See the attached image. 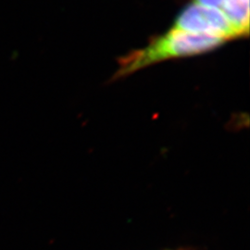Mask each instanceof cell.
Wrapping results in <instances>:
<instances>
[{"label":"cell","mask_w":250,"mask_h":250,"mask_svg":"<svg viewBox=\"0 0 250 250\" xmlns=\"http://www.w3.org/2000/svg\"><path fill=\"white\" fill-rule=\"evenodd\" d=\"M225 41L215 36L187 33L170 29L158 36L143 48L128 54L121 60L115 78L125 77L152 64L167 60L206 53L224 45Z\"/></svg>","instance_id":"6da1fadb"},{"label":"cell","mask_w":250,"mask_h":250,"mask_svg":"<svg viewBox=\"0 0 250 250\" xmlns=\"http://www.w3.org/2000/svg\"><path fill=\"white\" fill-rule=\"evenodd\" d=\"M171 28L187 33L215 36L225 42L239 38L235 30L219 9L194 2L182 9Z\"/></svg>","instance_id":"7a4b0ae2"},{"label":"cell","mask_w":250,"mask_h":250,"mask_svg":"<svg viewBox=\"0 0 250 250\" xmlns=\"http://www.w3.org/2000/svg\"><path fill=\"white\" fill-rule=\"evenodd\" d=\"M239 37L250 33V0H225L219 8Z\"/></svg>","instance_id":"3957f363"},{"label":"cell","mask_w":250,"mask_h":250,"mask_svg":"<svg viewBox=\"0 0 250 250\" xmlns=\"http://www.w3.org/2000/svg\"><path fill=\"white\" fill-rule=\"evenodd\" d=\"M224 1L225 0H193L194 3L217 9H219L224 4Z\"/></svg>","instance_id":"277c9868"}]
</instances>
